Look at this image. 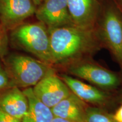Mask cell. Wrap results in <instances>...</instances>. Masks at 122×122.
<instances>
[{"label":"cell","mask_w":122,"mask_h":122,"mask_svg":"<svg viewBox=\"0 0 122 122\" xmlns=\"http://www.w3.org/2000/svg\"><path fill=\"white\" fill-rule=\"evenodd\" d=\"M86 108L84 101L71 92L51 109L54 117L72 122H85Z\"/></svg>","instance_id":"30bf717a"},{"label":"cell","mask_w":122,"mask_h":122,"mask_svg":"<svg viewBox=\"0 0 122 122\" xmlns=\"http://www.w3.org/2000/svg\"><path fill=\"white\" fill-rule=\"evenodd\" d=\"M32 0H0V18L5 27H11L36 12Z\"/></svg>","instance_id":"52a82bcc"},{"label":"cell","mask_w":122,"mask_h":122,"mask_svg":"<svg viewBox=\"0 0 122 122\" xmlns=\"http://www.w3.org/2000/svg\"><path fill=\"white\" fill-rule=\"evenodd\" d=\"M33 91L38 99L50 108L72 92L61 78L54 74L53 70L33 86Z\"/></svg>","instance_id":"277c9868"},{"label":"cell","mask_w":122,"mask_h":122,"mask_svg":"<svg viewBox=\"0 0 122 122\" xmlns=\"http://www.w3.org/2000/svg\"><path fill=\"white\" fill-rule=\"evenodd\" d=\"M51 122H70L69 120L64 119L58 118V117H54L52 120Z\"/></svg>","instance_id":"d6986e66"},{"label":"cell","mask_w":122,"mask_h":122,"mask_svg":"<svg viewBox=\"0 0 122 122\" xmlns=\"http://www.w3.org/2000/svg\"><path fill=\"white\" fill-rule=\"evenodd\" d=\"M13 37L20 46L38 59L48 65H53L49 32L42 23L20 25L14 30Z\"/></svg>","instance_id":"3957f363"},{"label":"cell","mask_w":122,"mask_h":122,"mask_svg":"<svg viewBox=\"0 0 122 122\" xmlns=\"http://www.w3.org/2000/svg\"><path fill=\"white\" fill-rule=\"evenodd\" d=\"M69 72L73 75L101 88L112 89L119 84V80L116 75L93 64L84 63L74 66L70 68Z\"/></svg>","instance_id":"8992f818"},{"label":"cell","mask_w":122,"mask_h":122,"mask_svg":"<svg viewBox=\"0 0 122 122\" xmlns=\"http://www.w3.org/2000/svg\"><path fill=\"white\" fill-rule=\"evenodd\" d=\"M35 14L48 28L74 24L68 11L67 0H45L36 9Z\"/></svg>","instance_id":"5b68a950"},{"label":"cell","mask_w":122,"mask_h":122,"mask_svg":"<svg viewBox=\"0 0 122 122\" xmlns=\"http://www.w3.org/2000/svg\"><path fill=\"white\" fill-rule=\"evenodd\" d=\"M52 64L67 62L91 46L92 39L89 29L71 24L49 28Z\"/></svg>","instance_id":"6da1fadb"},{"label":"cell","mask_w":122,"mask_h":122,"mask_svg":"<svg viewBox=\"0 0 122 122\" xmlns=\"http://www.w3.org/2000/svg\"><path fill=\"white\" fill-rule=\"evenodd\" d=\"M0 110L21 120L28 111V98L17 86L9 88L0 93Z\"/></svg>","instance_id":"9c48e42d"},{"label":"cell","mask_w":122,"mask_h":122,"mask_svg":"<svg viewBox=\"0 0 122 122\" xmlns=\"http://www.w3.org/2000/svg\"><path fill=\"white\" fill-rule=\"evenodd\" d=\"M14 86L0 57V93Z\"/></svg>","instance_id":"9a60e30c"},{"label":"cell","mask_w":122,"mask_h":122,"mask_svg":"<svg viewBox=\"0 0 122 122\" xmlns=\"http://www.w3.org/2000/svg\"><path fill=\"white\" fill-rule=\"evenodd\" d=\"M5 27L0 23V57L2 58L7 51V37Z\"/></svg>","instance_id":"2e32d148"},{"label":"cell","mask_w":122,"mask_h":122,"mask_svg":"<svg viewBox=\"0 0 122 122\" xmlns=\"http://www.w3.org/2000/svg\"><path fill=\"white\" fill-rule=\"evenodd\" d=\"M61 78L72 93L84 101L100 104L106 100L105 93L91 85L65 74L61 75Z\"/></svg>","instance_id":"7c38bea8"},{"label":"cell","mask_w":122,"mask_h":122,"mask_svg":"<svg viewBox=\"0 0 122 122\" xmlns=\"http://www.w3.org/2000/svg\"><path fill=\"white\" fill-rule=\"evenodd\" d=\"M67 4L73 24L89 29L95 17L96 0H67Z\"/></svg>","instance_id":"8fae6325"},{"label":"cell","mask_w":122,"mask_h":122,"mask_svg":"<svg viewBox=\"0 0 122 122\" xmlns=\"http://www.w3.org/2000/svg\"><path fill=\"white\" fill-rule=\"evenodd\" d=\"M0 122H21V120L0 110Z\"/></svg>","instance_id":"e0dca14e"},{"label":"cell","mask_w":122,"mask_h":122,"mask_svg":"<svg viewBox=\"0 0 122 122\" xmlns=\"http://www.w3.org/2000/svg\"><path fill=\"white\" fill-rule=\"evenodd\" d=\"M112 117L117 122H122V105L117 110Z\"/></svg>","instance_id":"ac0fdd59"},{"label":"cell","mask_w":122,"mask_h":122,"mask_svg":"<svg viewBox=\"0 0 122 122\" xmlns=\"http://www.w3.org/2000/svg\"><path fill=\"white\" fill-rule=\"evenodd\" d=\"M85 122H117L113 117L96 107H87Z\"/></svg>","instance_id":"5bb4252c"},{"label":"cell","mask_w":122,"mask_h":122,"mask_svg":"<svg viewBox=\"0 0 122 122\" xmlns=\"http://www.w3.org/2000/svg\"><path fill=\"white\" fill-rule=\"evenodd\" d=\"M102 28L106 42L118 60L122 63V20L112 9L105 13Z\"/></svg>","instance_id":"ba28073f"},{"label":"cell","mask_w":122,"mask_h":122,"mask_svg":"<svg viewBox=\"0 0 122 122\" xmlns=\"http://www.w3.org/2000/svg\"><path fill=\"white\" fill-rule=\"evenodd\" d=\"M45 0H32V1L34 3L35 5H38L39 6L40 5H41L42 2H44Z\"/></svg>","instance_id":"ffe728a7"},{"label":"cell","mask_w":122,"mask_h":122,"mask_svg":"<svg viewBox=\"0 0 122 122\" xmlns=\"http://www.w3.org/2000/svg\"><path fill=\"white\" fill-rule=\"evenodd\" d=\"M4 63L13 83L19 88L34 86L53 71L43 61L22 54L11 55Z\"/></svg>","instance_id":"7a4b0ae2"},{"label":"cell","mask_w":122,"mask_h":122,"mask_svg":"<svg viewBox=\"0 0 122 122\" xmlns=\"http://www.w3.org/2000/svg\"><path fill=\"white\" fill-rule=\"evenodd\" d=\"M24 93L28 101V110L21 122H51L54 116L51 109L35 96L33 87L24 89Z\"/></svg>","instance_id":"4fadbf2b"}]
</instances>
